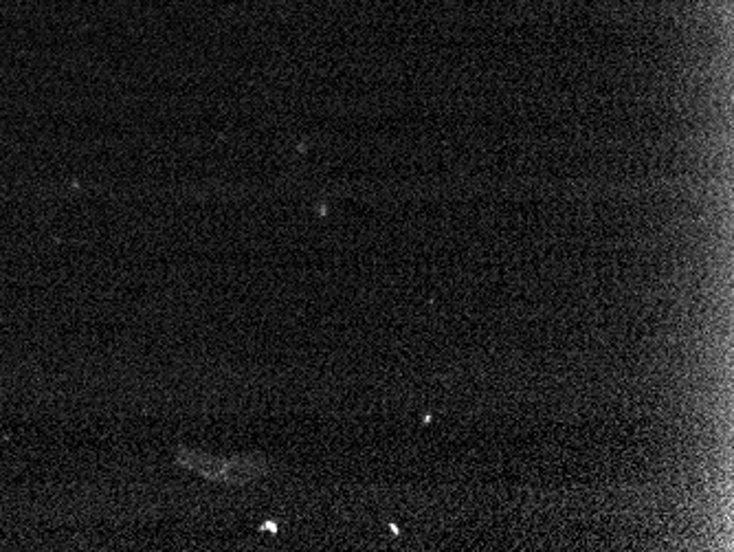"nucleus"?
Masks as SVG:
<instances>
[{
  "label": "nucleus",
  "mask_w": 734,
  "mask_h": 552,
  "mask_svg": "<svg viewBox=\"0 0 734 552\" xmlns=\"http://www.w3.org/2000/svg\"><path fill=\"white\" fill-rule=\"evenodd\" d=\"M183 465L196 469L203 476H209L214 480H229V482H247L258 476L262 467H251V462H220L218 458H203V456H192L189 460H183Z\"/></svg>",
  "instance_id": "1"
}]
</instances>
